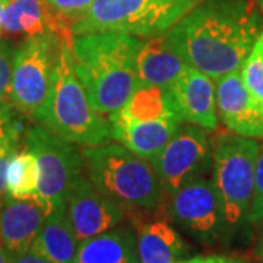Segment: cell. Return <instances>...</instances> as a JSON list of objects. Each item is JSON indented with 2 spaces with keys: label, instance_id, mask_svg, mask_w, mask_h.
Wrapping results in <instances>:
<instances>
[{
  "label": "cell",
  "instance_id": "cell-8",
  "mask_svg": "<svg viewBox=\"0 0 263 263\" xmlns=\"http://www.w3.org/2000/svg\"><path fill=\"white\" fill-rule=\"evenodd\" d=\"M63 43L53 32H44L27 37L15 50L10 101L19 114L34 119L41 108Z\"/></svg>",
  "mask_w": 263,
  "mask_h": 263
},
{
  "label": "cell",
  "instance_id": "cell-5",
  "mask_svg": "<svg viewBox=\"0 0 263 263\" xmlns=\"http://www.w3.org/2000/svg\"><path fill=\"white\" fill-rule=\"evenodd\" d=\"M200 0H95L72 25L73 35L114 31L139 38L167 34Z\"/></svg>",
  "mask_w": 263,
  "mask_h": 263
},
{
  "label": "cell",
  "instance_id": "cell-11",
  "mask_svg": "<svg viewBox=\"0 0 263 263\" xmlns=\"http://www.w3.org/2000/svg\"><path fill=\"white\" fill-rule=\"evenodd\" d=\"M66 216L78 241L91 238L124 221V211L105 197L81 173L70 184L66 196Z\"/></svg>",
  "mask_w": 263,
  "mask_h": 263
},
{
  "label": "cell",
  "instance_id": "cell-30",
  "mask_svg": "<svg viewBox=\"0 0 263 263\" xmlns=\"http://www.w3.org/2000/svg\"><path fill=\"white\" fill-rule=\"evenodd\" d=\"M10 253L3 247V246L0 245V263H10Z\"/></svg>",
  "mask_w": 263,
  "mask_h": 263
},
{
  "label": "cell",
  "instance_id": "cell-28",
  "mask_svg": "<svg viewBox=\"0 0 263 263\" xmlns=\"http://www.w3.org/2000/svg\"><path fill=\"white\" fill-rule=\"evenodd\" d=\"M179 263H247L240 257L224 256V254H200L190 259H183Z\"/></svg>",
  "mask_w": 263,
  "mask_h": 263
},
{
  "label": "cell",
  "instance_id": "cell-27",
  "mask_svg": "<svg viewBox=\"0 0 263 263\" xmlns=\"http://www.w3.org/2000/svg\"><path fill=\"white\" fill-rule=\"evenodd\" d=\"M48 5L75 24L95 0H46Z\"/></svg>",
  "mask_w": 263,
  "mask_h": 263
},
{
  "label": "cell",
  "instance_id": "cell-26",
  "mask_svg": "<svg viewBox=\"0 0 263 263\" xmlns=\"http://www.w3.org/2000/svg\"><path fill=\"white\" fill-rule=\"evenodd\" d=\"M247 219L253 224L263 222V142L256 162V176H254V192L252 206L249 211Z\"/></svg>",
  "mask_w": 263,
  "mask_h": 263
},
{
  "label": "cell",
  "instance_id": "cell-14",
  "mask_svg": "<svg viewBox=\"0 0 263 263\" xmlns=\"http://www.w3.org/2000/svg\"><path fill=\"white\" fill-rule=\"evenodd\" d=\"M70 19L54 10L46 0H6L2 15V32L32 37L53 32L66 43H72Z\"/></svg>",
  "mask_w": 263,
  "mask_h": 263
},
{
  "label": "cell",
  "instance_id": "cell-4",
  "mask_svg": "<svg viewBox=\"0 0 263 263\" xmlns=\"http://www.w3.org/2000/svg\"><path fill=\"white\" fill-rule=\"evenodd\" d=\"M34 120L73 145L97 146L113 139L108 119L92 107L76 75L70 44L67 43L62 46L47 97Z\"/></svg>",
  "mask_w": 263,
  "mask_h": 263
},
{
  "label": "cell",
  "instance_id": "cell-9",
  "mask_svg": "<svg viewBox=\"0 0 263 263\" xmlns=\"http://www.w3.org/2000/svg\"><path fill=\"white\" fill-rule=\"evenodd\" d=\"M206 132L196 124L181 123L165 148L151 161L168 197L212 168V142Z\"/></svg>",
  "mask_w": 263,
  "mask_h": 263
},
{
  "label": "cell",
  "instance_id": "cell-2",
  "mask_svg": "<svg viewBox=\"0 0 263 263\" xmlns=\"http://www.w3.org/2000/svg\"><path fill=\"white\" fill-rule=\"evenodd\" d=\"M142 38L103 31L73 35V67L95 110L104 117L120 111L138 88L136 56Z\"/></svg>",
  "mask_w": 263,
  "mask_h": 263
},
{
  "label": "cell",
  "instance_id": "cell-21",
  "mask_svg": "<svg viewBox=\"0 0 263 263\" xmlns=\"http://www.w3.org/2000/svg\"><path fill=\"white\" fill-rule=\"evenodd\" d=\"M132 120H158L177 116L170 88L155 85H138L127 104L120 110Z\"/></svg>",
  "mask_w": 263,
  "mask_h": 263
},
{
  "label": "cell",
  "instance_id": "cell-15",
  "mask_svg": "<svg viewBox=\"0 0 263 263\" xmlns=\"http://www.w3.org/2000/svg\"><path fill=\"white\" fill-rule=\"evenodd\" d=\"M111 138L143 160L152 161L179 130L183 120L170 116L158 120H132L122 111L108 117Z\"/></svg>",
  "mask_w": 263,
  "mask_h": 263
},
{
  "label": "cell",
  "instance_id": "cell-12",
  "mask_svg": "<svg viewBox=\"0 0 263 263\" xmlns=\"http://www.w3.org/2000/svg\"><path fill=\"white\" fill-rule=\"evenodd\" d=\"M215 95L218 117L228 130L250 139H263V105L247 91L240 69L216 81Z\"/></svg>",
  "mask_w": 263,
  "mask_h": 263
},
{
  "label": "cell",
  "instance_id": "cell-22",
  "mask_svg": "<svg viewBox=\"0 0 263 263\" xmlns=\"http://www.w3.org/2000/svg\"><path fill=\"white\" fill-rule=\"evenodd\" d=\"M38 170L37 158L28 149H19L8 164L6 170V196L13 199H34L37 197Z\"/></svg>",
  "mask_w": 263,
  "mask_h": 263
},
{
  "label": "cell",
  "instance_id": "cell-33",
  "mask_svg": "<svg viewBox=\"0 0 263 263\" xmlns=\"http://www.w3.org/2000/svg\"><path fill=\"white\" fill-rule=\"evenodd\" d=\"M257 3L260 5V8H262V9H263V0H257Z\"/></svg>",
  "mask_w": 263,
  "mask_h": 263
},
{
  "label": "cell",
  "instance_id": "cell-10",
  "mask_svg": "<svg viewBox=\"0 0 263 263\" xmlns=\"http://www.w3.org/2000/svg\"><path fill=\"white\" fill-rule=\"evenodd\" d=\"M167 215L183 231L205 245L214 243L227 228L215 186L205 177L190 181L171 195Z\"/></svg>",
  "mask_w": 263,
  "mask_h": 263
},
{
  "label": "cell",
  "instance_id": "cell-31",
  "mask_svg": "<svg viewBox=\"0 0 263 263\" xmlns=\"http://www.w3.org/2000/svg\"><path fill=\"white\" fill-rule=\"evenodd\" d=\"M5 3H6V0H0V35H2V15H3V9H5Z\"/></svg>",
  "mask_w": 263,
  "mask_h": 263
},
{
  "label": "cell",
  "instance_id": "cell-20",
  "mask_svg": "<svg viewBox=\"0 0 263 263\" xmlns=\"http://www.w3.org/2000/svg\"><path fill=\"white\" fill-rule=\"evenodd\" d=\"M79 241L66 216V206L48 214L31 246L32 253L51 263H75Z\"/></svg>",
  "mask_w": 263,
  "mask_h": 263
},
{
  "label": "cell",
  "instance_id": "cell-32",
  "mask_svg": "<svg viewBox=\"0 0 263 263\" xmlns=\"http://www.w3.org/2000/svg\"><path fill=\"white\" fill-rule=\"evenodd\" d=\"M259 256H260V259L263 260V241L262 245H260V247H259Z\"/></svg>",
  "mask_w": 263,
  "mask_h": 263
},
{
  "label": "cell",
  "instance_id": "cell-3",
  "mask_svg": "<svg viewBox=\"0 0 263 263\" xmlns=\"http://www.w3.org/2000/svg\"><path fill=\"white\" fill-rule=\"evenodd\" d=\"M81 154L88 179L126 215L160 211L167 195L149 161L111 142L82 146Z\"/></svg>",
  "mask_w": 263,
  "mask_h": 263
},
{
  "label": "cell",
  "instance_id": "cell-19",
  "mask_svg": "<svg viewBox=\"0 0 263 263\" xmlns=\"http://www.w3.org/2000/svg\"><path fill=\"white\" fill-rule=\"evenodd\" d=\"M75 263H141L136 231L132 227L117 226L79 241Z\"/></svg>",
  "mask_w": 263,
  "mask_h": 263
},
{
  "label": "cell",
  "instance_id": "cell-24",
  "mask_svg": "<svg viewBox=\"0 0 263 263\" xmlns=\"http://www.w3.org/2000/svg\"><path fill=\"white\" fill-rule=\"evenodd\" d=\"M243 84L257 103L263 105V31L240 69Z\"/></svg>",
  "mask_w": 263,
  "mask_h": 263
},
{
  "label": "cell",
  "instance_id": "cell-16",
  "mask_svg": "<svg viewBox=\"0 0 263 263\" xmlns=\"http://www.w3.org/2000/svg\"><path fill=\"white\" fill-rule=\"evenodd\" d=\"M44 219L37 200L5 196L0 202V245L10 256L28 253Z\"/></svg>",
  "mask_w": 263,
  "mask_h": 263
},
{
  "label": "cell",
  "instance_id": "cell-18",
  "mask_svg": "<svg viewBox=\"0 0 263 263\" xmlns=\"http://www.w3.org/2000/svg\"><path fill=\"white\" fill-rule=\"evenodd\" d=\"M187 63L170 46L164 35L142 40L136 56V72L139 85H155L168 88L186 70Z\"/></svg>",
  "mask_w": 263,
  "mask_h": 263
},
{
  "label": "cell",
  "instance_id": "cell-25",
  "mask_svg": "<svg viewBox=\"0 0 263 263\" xmlns=\"http://www.w3.org/2000/svg\"><path fill=\"white\" fill-rule=\"evenodd\" d=\"M15 48L9 41L0 38V114L9 113L13 108L10 101V81Z\"/></svg>",
  "mask_w": 263,
  "mask_h": 263
},
{
  "label": "cell",
  "instance_id": "cell-1",
  "mask_svg": "<svg viewBox=\"0 0 263 263\" xmlns=\"http://www.w3.org/2000/svg\"><path fill=\"white\" fill-rule=\"evenodd\" d=\"M262 25L250 0H200L165 37L189 66L216 82L241 69Z\"/></svg>",
  "mask_w": 263,
  "mask_h": 263
},
{
  "label": "cell",
  "instance_id": "cell-29",
  "mask_svg": "<svg viewBox=\"0 0 263 263\" xmlns=\"http://www.w3.org/2000/svg\"><path fill=\"white\" fill-rule=\"evenodd\" d=\"M10 263H51L48 262L47 259L38 256V254L28 252V253L24 254H16V256H12L10 257Z\"/></svg>",
  "mask_w": 263,
  "mask_h": 263
},
{
  "label": "cell",
  "instance_id": "cell-7",
  "mask_svg": "<svg viewBox=\"0 0 263 263\" xmlns=\"http://www.w3.org/2000/svg\"><path fill=\"white\" fill-rule=\"evenodd\" d=\"M24 146L37 158L40 180L35 200L47 216L65 206L69 187L84 168L82 154L76 145L60 139L40 124L24 132Z\"/></svg>",
  "mask_w": 263,
  "mask_h": 263
},
{
  "label": "cell",
  "instance_id": "cell-23",
  "mask_svg": "<svg viewBox=\"0 0 263 263\" xmlns=\"http://www.w3.org/2000/svg\"><path fill=\"white\" fill-rule=\"evenodd\" d=\"M15 111L0 114V202L6 196V170L10 158L19 151L21 124Z\"/></svg>",
  "mask_w": 263,
  "mask_h": 263
},
{
  "label": "cell",
  "instance_id": "cell-6",
  "mask_svg": "<svg viewBox=\"0 0 263 263\" xmlns=\"http://www.w3.org/2000/svg\"><path fill=\"white\" fill-rule=\"evenodd\" d=\"M259 149L256 139L234 133H219L212 141V183L227 228L240 226L249 216Z\"/></svg>",
  "mask_w": 263,
  "mask_h": 263
},
{
  "label": "cell",
  "instance_id": "cell-17",
  "mask_svg": "<svg viewBox=\"0 0 263 263\" xmlns=\"http://www.w3.org/2000/svg\"><path fill=\"white\" fill-rule=\"evenodd\" d=\"M138 256L141 263H179L189 247L167 218H135Z\"/></svg>",
  "mask_w": 263,
  "mask_h": 263
},
{
  "label": "cell",
  "instance_id": "cell-13",
  "mask_svg": "<svg viewBox=\"0 0 263 263\" xmlns=\"http://www.w3.org/2000/svg\"><path fill=\"white\" fill-rule=\"evenodd\" d=\"M168 88L176 113L183 122L196 124L208 132L216 130L218 111L214 79L187 66Z\"/></svg>",
  "mask_w": 263,
  "mask_h": 263
}]
</instances>
